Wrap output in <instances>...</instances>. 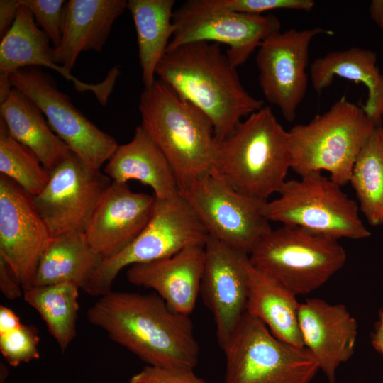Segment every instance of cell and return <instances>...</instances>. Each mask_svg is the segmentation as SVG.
<instances>
[{"label":"cell","mask_w":383,"mask_h":383,"mask_svg":"<svg viewBox=\"0 0 383 383\" xmlns=\"http://www.w3.org/2000/svg\"><path fill=\"white\" fill-rule=\"evenodd\" d=\"M87 318L148 365H197L199 346L190 318L172 311L155 292L111 290L89 308Z\"/></svg>","instance_id":"1"},{"label":"cell","mask_w":383,"mask_h":383,"mask_svg":"<svg viewBox=\"0 0 383 383\" xmlns=\"http://www.w3.org/2000/svg\"><path fill=\"white\" fill-rule=\"evenodd\" d=\"M155 74L210 118L218 143L233 133L243 117L264 106L262 100L245 90L218 43L194 42L167 52Z\"/></svg>","instance_id":"2"},{"label":"cell","mask_w":383,"mask_h":383,"mask_svg":"<svg viewBox=\"0 0 383 383\" xmlns=\"http://www.w3.org/2000/svg\"><path fill=\"white\" fill-rule=\"evenodd\" d=\"M138 107L141 125L170 164L179 190L214 171L219 143L202 111L158 79L144 88Z\"/></svg>","instance_id":"3"},{"label":"cell","mask_w":383,"mask_h":383,"mask_svg":"<svg viewBox=\"0 0 383 383\" xmlns=\"http://www.w3.org/2000/svg\"><path fill=\"white\" fill-rule=\"evenodd\" d=\"M289 169L288 131L264 106L219 143L213 172L239 192L268 201L279 193Z\"/></svg>","instance_id":"4"},{"label":"cell","mask_w":383,"mask_h":383,"mask_svg":"<svg viewBox=\"0 0 383 383\" xmlns=\"http://www.w3.org/2000/svg\"><path fill=\"white\" fill-rule=\"evenodd\" d=\"M375 127L362 107L343 96L323 113L288 131L291 169L299 176L328 172L343 187Z\"/></svg>","instance_id":"5"},{"label":"cell","mask_w":383,"mask_h":383,"mask_svg":"<svg viewBox=\"0 0 383 383\" xmlns=\"http://www.w3.org/2000/svg\"><path fill=\"white\" fill-rule=\"evenodd\" d=\"M338 240L296 226L271 229L249 254L251 265L296 296L324 284L346 262Z\"/></svg>","instance_id":"6"},{"label":"cell","mask_w":383,"mask_h":383,"mask_svg":"<svg viewBox=\"0 0 383 383\" xmlns=\"http://www.w3.org/2000/svg\"><path fill=\"white\" fill-rule=\"evenodd\" d=\"M278 194L264 205L270 222L301 227L337 240H360L371 235L360 218L358 204L322 172L287 180Z\"/></svg>","instance_id":"7"},{"label":"cell","mask_w":383,"mask_h":383,"mask_svg":"<svg viewBox=\"0 0 383 383\" xmlns=\"http://www.w3.org/2000/svg\"><path fill=\"white\" fill-rule=\"evenodd\" d=\"M221 348L226 383H310L319 370L307 349L279 340L247 311Z\"/></svg>","instance_id":"8"},{"label":"cell","mask_w":383,"mask_h":383,"mask_svg":"<svg viewBox=\"0 0 383 383\" xmlns=\"http://www.w3.org/2000/svg\"><path fill=\"white\" fill-rule=\"evenodd\" d=\"M208 238L207 230L179 194L169 199L155 198L145 228L121 252L103 259L83 290L100 297L111 291L123 268L169 257L189 247L205 246Z\"/></svg>","instance_id":"9"},{"label":"cell","mask_w":383,"mask_h":383,"mask_svg":"<svg viewBox=\"0 0 383 383\" xmlns=\"http://www.w3.org/2000/svg\"><path fill=\"white\" fill-rule=\"evenodd\" d=\"M209 233V235L249 255L271 229L264 215L267 201L232 187L213 172L180 189Z\"/></svg>","instance_id":"10"},{"label":"cell","mask_w":383,"mask_h":383,"mask_svg":"<svg viewBox=\"0 0 383 383\" xmlns=\"http://www.w3.org/2000/svg\"><path fill=\"white\" fill-rule=\"evenodd\" d=\"M174 33L167 52L194 42L228 45L226 52L237 67L269 36L280 31L281 23L273 15L235 12L212 6L209 0H189L174 10Z\"/></svg>","instance_id":"11"},{"label":"cell","mask_w":383,"mask_h":383,"mask_svg":"<svg viewBox=\"0 0 383 383\" xmlns=\"http://www.w3.org/2000/svg\"><path fill=\"white\" fill-rule=\"evenodd\" d=\"M9 79L40 109L52 131L91 168L100 170L119 145L77 109L41 67L20 68L9 74Z\"/></svg>","instance_id":"12"},{"label":"cell","mask_w":383,"mask_h":383,"mask_svg":"<svg viewBox=\"0 0 383 383\" xmlns=\"http://www.w3.org/2000/svg\"><path fill=\"white\" fill-rule=\"evenodd\" d=\"M111 182L106 174L72 152L50 173L43 191L32 196L50 236L84 232L99 199Z\"/></svg>","instance_id":"13"},{"label":"cell","mask_w":383,"mask_h":383,"mask_svg":"<svg viewBox=\"0 0 383 383\" xmlns=\"http://www.w3.org/2000/svg\"><path fill=\"white\" fill-rule=\"evenodd\" d=\"M332 33L321 27L279 31L267 38L258 48L256 64L260 89L268 102L293 121L308 88L306 67L311 40Z\"/></svg>","instance_id":"14"},{"label":"cell","mask_w":383,"mask_h":383,"mask_svg":"<svg viewBox=\"0 0 383 383\" xmlns=\"http://www.w3.org/2000/svg\"><path fill=\"white\" fill-rule=\"evenodd\" d=\"M51 238L32 196L0 174V257L23 290L33 286L40 258Z\"/></svg>","instance_id":"15"},{"label":"cell","mask_w":383,"mask_h":383,"mask_svg":"<svg viewBox=\"0 0 383 383\" xmlns=\"http://www.w3.org/2000/svg\"><path fill=\"white\" fill-rule=\"evenodd\" d=\"M204 249L200 294L213 315L221 348L246 312L249 255L210 235Z\"/></svg>","instance_id":"16"},{"label":"cell","mask_w":383,"mask_h":383,"mask_svg":"<svg viewBox=\"0 0 383 383\" xmlns=\"http://www.w3.org/2000/svg\"><path fill=\"white\" fill-rule=\"evenodd\" d=\"M155 196L133 192L128 183L112 181L91 216L84 233L93 249L104 259L127 248L148 223Z\"/></svg>","instance_id":"17"},{"label":"cell","mask_w":383,"mask_h":383,"mask_svg":"<svg viewBox=\"0 0 383 383\" xmlns=\"http://www.w3.org/2000/svg\"><path fill=\"white\" fill-rule=\"evenodd\" d=\"M298 317L304 348L329 383H335L338 367L353 355L358 333L356 319L344 304L317 298L300 303Z\"/></svg>","instance_id":"18"},{"label":"cell","mask_w":383,"mask_h":383,"mask_svg":"<svg viewBox=\"0 0 383 383\" xmlns=\"http://www.w3.org/2000/svg\"><path fill=\"white\" fill-rule=\"evenodd\" d=\"M31 66L55 70L72 82L78 93L91 91L102 106L106 105L121 74L119 67L116 65L99 83H87L79 80L55 62L54 50L50 45V40L38 28L30 10L20 4L12 27L1 39L0 73L9 75L20 68Z\"/></svg>","instance_id":"19"},{"label":"cell","mask_w":383,"mask_h":383,"mask_svg":"<svg viewBox=\"0 0 383 383\" xmlns=\"http://www.w3.org/2000/svg\"><path fill=\"white\" fill-rule=\"evenodd\" d=\"M204 262V246H192L169 257L133 265L126 279L152 289L172 311L189 316L200 294Z\"/></svg>","instance_id":"20"},{"label":"cell","mask_w":383,"mask_h":383,"mask_svg":"<svg viewBox=\"0 0 383 383\" xmlns=\"http://www.w3.org/2000/svg\"><path fill=\"white\" fill-rule=\"evenodd\" d=\"M62 38L53 48L55 62L71 72L82 52H101L126 0H70L65 6Z\"/></svg>","instance_id":"21"},{"label":"cell","mask_w":383,"mask_h":383,"mask_svg":"<svg viewBox=\"0 0 383 383\" xmlns=\"http://www.w3.org/2000/svg\"><path fill=\"white\" fill-rule=\"evenodd\" d=\"M104 174L114 182L136 180L149 186L160 200L173 198L179 192L170 164L141 124L135 128L131 141L116 149Z\"/></svg>","instance_id":"22"},{"label":"cell","mask_w":383,"mask_h":383,"mask_svg":"<svg viewBox=\"0 0 383 383\" xmlns=\"http://www.w3.org/2000/svg\"><path fill=\"white\" fill-rule=\"evenodd\" d=\"M309 72L312 87L318 94L335 77L362 84L367 89V98L362 107L376 126L382 125L383 74L378 68L375 52L358 47L331 52L316 58Z\"/></svg>","instance_id":"23"},{"label":"cell","mask_w":383,"mask_h":383,"mask_svg":"<svg viewBox=\"0 0 383 383\" xmlns=\"http://www.w3.org/2000/svg\"><path fill=\"white\" fill-rule=\"evenodd\" d=\"M0 116L11 137L33 151L49 173L72 154L40 109L18 89L0 104Z\"/></svg>","instance_id":"24"},{"label":"cell","mask_w":383,"mask_h":383,"mask_svg":"<svg viewBox=\"0 0 383 383\" xmlns=\"http://www.w3.org/2000/svg\"><path fill=\"white\" fill-rule=\"evenodd\" d=\"M248 274L246 311L261 321L279 340L304 348L299 325L300 303L296 296L254 267L250 262Z\"/></svg>","instance_id":"25"},{"label":"cell","mask_w":383,"mask_h":383,"mask_svg":"<svg viewBox=\"0 0 383 383\" xmlns=\"http://www.w3.org/2000/svg\"><path fill=\"white\" fill-rule=\"evenodd\" d=\"M103 259L84 232L52 237L41 255L32 287L70 282L84 289Z\"/></svg>","instance_id":"26"},{"label":"cell","mask_w":383,"mask_h":383,"mask_svg":"<svg viewBox=\"0 0 383 383\" xmlns=\"http://www.w3.org/2000/svg\"><path fill=\"white\" fill-rule=\"evenodd\" d=\"M174 0H128L135 24L138 57L145 88L155 81V70L173 35Z\"/></svg>","instance_id":"27"},{"label":"cell","mask_w":383,"mask_h":383,"mask_svg":"<svg viewBox=\"0 0 383 383\" xmlns=\"http://www.w3.org/2000/svg\"><path fill=\"white\" fill-rule=\"evenodd\" d=\"M79 289L76 284L65 282L23 290L25 301L39 313L62 352L76 335Z\"/></svg>","instance_id":"28"},{"label":"cell","mask_w":383,"mask_h":383,"mask_svg":"<svg viewBox=\"0 0 383 383\" xmlns=\"http://www.w3.org/2000/svg\"><path fill=\"white\" fill-rule=\"evenodd\" d=\"M349 184L360 211L372 226L383 225V126L374 128L360 150Z\"/></svg>","instance_id":"29"},{"label":"cell","mask_w":383,"mask_h":383,"mask_svg":"<svg viewBox=\"0 0 383 383\" xmlns=\"http://www.w3.org/2000/svg\"><path fill=\"white\" fill-rule=\"evenodd\" d=\"M0 174L16 183L27 194L34 196L48 184L50 173L28 148L10 135L0 119Z\"/></svg>","instance_id":"30"},{"label":"cell","mask_w":383,"mask_h":383,"mask_svg":"<svg viewBox=\"0 0 383 383\" xmlns=\"http://www.w3.org/2000/svg\"><path fill=\"white\" fill-rule=\"evenodd\" d=\"M39 336L33 325L21 324L17 329L0 335V350L11 366L16 367L38 359Z\"/></svg>","instance_id":"31"},{"label":"cell","mask_w":383,"mask_h":383,"mask_svg":"<svg viewBox=\"0 0 383 383\" xmlns=\"http://www.w3.org/2000/svg\"><path fill=\"white\" fill-rule=\"evenodd\" d=\"M33 15L35 21L57 48L61 40L67 1L65 0H19Z\"/></svg>","instance_id":"32"},{"label":"cell","mask_w":383,"mask_h":383,"mask_svg":"<svg viewBox=\"0 0 383 383\" xmlns=\"http://www.w3.org/2000/svg\"><path fill=\"white\" fill-rule=\"evenodd\" d=\"M209 2L218 8L254 15L277 9L310 11L316 4L313 0H209Z\"/></svg>","instance_id":"33"},{"label":"cell","mask_w":383,"mask_h":383,"mask_svg":"<svg viewBox=\"0 0 383 383\" xmlns=\"http://www.w3.org/2000/svg\"><path fill=\"white\" fill-rule=\"evenodd\" d=\"M128 383H206L192 368L145 365Z\"/></svg>","instance_id":"34"},{"label":"cell","mask_w":383,"mask_h":383,"mask_svg":"<svg viewBox=\"0 0 383 383\" xmlns=\"http://www.w3.org/2000/svg\"><path fill=\"white\" fill-rule=\"evenodd\" d=\"M0 290L5 297L14 300L23 295V288L5 260L0 257Z\"/></svg>","instance_id":"35"},{"label":"cell","mask_w":383,"mask_h":383,"mask_svg":"<svg viewBox=\"0 0 383 383\" xmlns=\"http://www.w3.org/2000/svg\"><path fill=\"white\" fill-rule=\"evenodd\" d=\"M20 6L19 0L0 1V38L9 32L16 18Z\"/></svg>","instance_id":"36"},{"label":"cell","mask_w":383,"mask_h":383,"mask_svg":"<svg viewBox=\"0 0 383 383\" xmlns=\"http://www.w3.org/2000/svg\"><path fill=\"white\" fill-rule=\"evenodd\" d=\"M21 324L20 318L13 311L5 306H0V335L11 332Z\"/></svg>","instance_id":"37"},{"label":"cell","mask_w":383,"mask_h":383,"mask_svg":"<svg viewBox=\"0 0 383 383\" xmlns=\"http://www.w3.org/2000/svg\"><path fill=\"white\" fill-rule=\"evenodd\" d=\"M371 343L372 347L383 355V306L379 311L378 319L371 334Z\"/></svg>","instance_id":"38"},{"label":"cell","mask_w":383,"mask_h":383,"mask_svg":"<svg viewBox=\"0 0 383 383\" xmlns=\"http://www.w3.org/2000/svg\"><path fill=\"white\" fill-rule=\"evenodd\" d=\"M370 15L372 20L383 29V0H373L370 5Z\"/></svg>","instance_id":"39"},{"label":"cell","mask_w":383,"mask_h":383,"mask_svg":"<svg viewBox=\"0 0 383 383\" xmlns=\"http://www.w3.org/2000/svg\"><path fill=\"white\" fill-rule=\"evenodd\" d=\"M382 120H383V111H382Z\"/></svg>","instance_id":"40"}]
</instances>
